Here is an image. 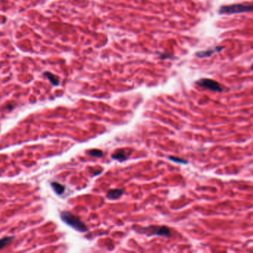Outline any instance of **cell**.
Here are the masks:
<instances>
[{
  "mask_svg": "<svg viewBox=\"0 0 253 253\" xmlns=\"http://www.w3.org/2000/svg\"><path fill=\"white\" fill-rule=\"evenodd\" d=\"M168 159L172 162H175L176 163H180V164H187L188 161L186 160H183L182 158H179L177 157H173V156H170L168 157Z\"/></svg>",
  "mask_w": 253,
  "mask_h": 253,
  "instance_id": "cell-12",
  "label": "cell"
},
{
  "mask_svg": "<svg viewBox=\"0 0 253 253\" xmlns=\"http://www.w3.org/2000/svg\"><path fill=\"white\" fill-rule=\"evenodd\" d=\"M247 12H253V3H238L222 5L220 7L218 10V13L220 14H236Z\"/></svg>",
  "mask_w": 253,
  "mask_h": 253,
  "instance_id": "cell-2",
  "label": "cell"
},
{
  "mask_svg": "<svg viewBox=\"0 0 253 253\" xmlns=\"http://www.w3.org/2000/svg\"><path fill=\"white\" fill-rule=\"evenodd\" d=\"M44 76L47 77V78L48 79L49 81H50L53 85H56V86L58 85V84H59V80H58V77H56L54 74H53V73H51L50 72H48V71H45L44 73Z\"/></svg>",
  "mask_w": 253,
  "mask_h": 253,
  "instance_id": "cell-9",
  "label": "cell"
},
{
  "mask_svg": "<svg viewBox=\"0 0 253 253\" xmlns=\"http://www.w3.org/2000/svg\"><path fill=\"white\" fill-rule=\"evenodd\" d=\"M196 85L202 87L204 88L212 91L215 92H222L224 91V88L221 84L218 82L217 81L209 78H202L198 80L195 82Z\"/></svg>",
  "mask_w": 253,
  "mask_h": 253,
  "instance_id": "cell-3",
  "label": "cell"
},
{
  "mask_svg": "<svg viewBox=\"0 0 253 253\" xmlns=\"http://www.w3.org/2000/svg\"><path fill=\"white\" fill-rule=\"evenodd\" d=\"M88 154L93 157H97V158H100L103 156V152L100 149H92L88 152Z\"/></svg>",
  "mask_w": 253,
  "mask_h": 253,
  "instance_id": "cell-11",
  "label": "cell"
},
{
  "mask_svg": "<svg viewBox=\"0 0 253 253\" xmlns=\"http://www.w3.org/2000/svg\"><path fill=\"white\" fill-rule=\"evenodd\" d=\"M13 239H14V237H5V238L0 239V250H2L9 243H11Z\"/></svg>",
  "mask_w": 253,
  "mask_h": 253,
  "instance_id": "cell-10",
  "label": "cell"
},
{
  "mask_svg": "<svg viewBox=\"0 0 253 253\" xmlns=\"http://www.w3.org/2000/svg\"><path fill=\"white\" fill-rule=\"evenodd\" d=\"M60 217L67 225L70 226L75 230L83 233L88 231V228L82 220L68 211H63L60 213Z\"/></svg>",
  "mask_w": 253,
  "mask_h": 253,
  "instance_id": "cell-1",
  "label": "cell"
},
{
  "mask_svg": "<svg viewBox=\"0 0 253 253\" xmlns=\"http://www.w3.org/2000/svg\"><path fill=\"white\" fill-rule=\"evenodd\" d=\"M124 189H111L107 192V198L109 200H116L119 198L123 194Z\"/></svg>",
  "mask_w": 253,
  "mask_h": 253,
  "instance_id": "cell-7",
  "label": "cell"
},
{
  "mask_svg": "<svg viewBox=\"0 0 253 253\" xmlns=\"http://www.w3.org/2000/svg\"><path fill=\"white\" fill-rule=\"evenodd\" d=\"M251 70L253 71V63H252V66H251Z\"/></svg>",
  "mask_w": 253,
  "mask_h": 253,
  "instance_id": "cell-13",
  "label": "cell"
},
{
  "mask_svg": "<svg viewBox=\"0 0 253 253\" xmlns=\"http://www.w3.org/2000/svg\"><path fill=\"white\" fill-rule=\"evenodd\" d=\"M50 185H51V186H52L53 189L54 190V191H55L57 194H58V195L62 194L64 192H65V187L63 186V185L61 184V183H57V182H52Z\"/></svg>",
  "mask_w": 253,
  "mask_h": 253,
  "instance_id": "cell-8",
  "label": "cell"
},
{
  "mask_svg": "<svg viewBox=\"0 0 253 253\" xmlns=\"http://www.w3.org/2000/svg\"><path fill=\"white\" fill-rule=\"evenodd\" d=\"M224 49H225L224 46H216V47H214L211 49H208L206 51H198V52L195 54V55L198 58H205V57H211V56L213 55L214 54H216V53L221 52Z\"/></svg>",
  "mask_w": 253,
  "mask_h": 253,
  "instance_id": "cell-5",
  "label": "cell"
},
{
  "mask_svg": "<svg viewBox=\"0 0 253 253\" xmlns=\"http://www.w3.org/2000/svg\"><path fill=\"white\" fill-rule=\"evenodd\" d=\"M112 158L119 162H123L128 159V155L126 154L124 149H119L113 154H112Z\"/></svg>",
  "mask_w": 253,
  "mask_h": 253,
  "instance_id": "cell-6",
  "label": "cell"
},
{
  "mask_svg": "<svg viewBox=\"0 0 253 253\" xmlns=\"http://www.w3.org/2000/svg\"><path fill=\"white\" fill-rule=\"evenodd\" d=\"M144 232H147L149 235H158L165 238H170L171 236L170 229L166 226H150L145 227L142 229Z\"/></svg>",
  "mask_w": 253,
  "mask_h": 253,
  "instance_id": "cell-4",
  "label": "cell"
}]
</instances>
